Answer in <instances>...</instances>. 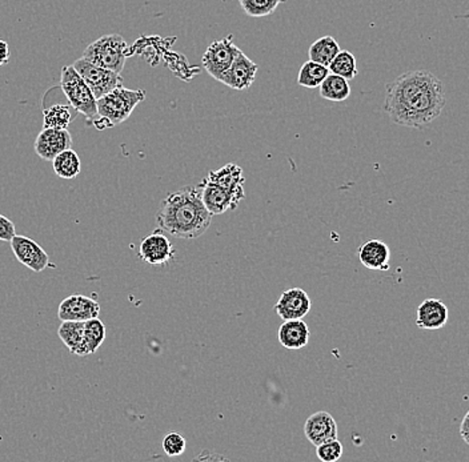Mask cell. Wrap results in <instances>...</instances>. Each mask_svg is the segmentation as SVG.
<instances>
[{"label":"cell","mask_w":469,"mask_h":462,"mask_svg":"<svg viewBox=\"0 0 469 462\" xmlns=\"http://www.w3.org/2000/svg\"><path fill=\"white\" fill-rule=\"evenodd\" d=\"M444 84L426 70L408 71L387 84L384 111L397 126L421 129L444 110Z\"/></svg>","instance_id":"obj_1"},{"label":"cell","mask_w":469,"mask_h":462,"mask_svg":"<svg viewBox=\"0 0 469 462\" xmlns=\"http://www.w3.org/2000/svg\"><path fill=\"white\" fill-rule=\"evenodd\" d=\"M212 218L203 203L200 186H188L163 200L157 213V223L173 236L191 240L208 231Z\"/></svg>","instance_id":"obj_2"},{"label":"cell","mask_w":469,"mask_h":462,"mask_svg":"<svg viewBox=\"0 0 469 462\" xmlns=\"http://www.w3.org/2000/svg\"><path fill=\"white\" fill-rule=\"evenodd\" d=\"M243 170L238 165L229 163L220 170L211 171L199 184L202 200L212 216L223 215L234 211L244 199Z\"/></svg>","instance_id":"obj_3"},{"label":"cell","mask_w":469,"mask_h":462,"mask_svg":"<svg viewBox=\"0 0 469 462\" xmlns=\"http://www.w3.org/2000/svg\"><path fill=\"white\" fill-rule=\"evenodd\" d=\"M146 100L144 89H128L118 87L97 99L99 118L108 121L111 128L119 126L133 115L134 110Z\"/></svg>","instance_id":"obj_4"},{"label":"cell","mask_w":469,"mask_h":462,"mask_svg":"<svg viewBox=\"0 0 469 462\" xmlns=\"http://www.w3.org/2000/svg\"><path fill=\"white\" fill-rule=\"evenodd\" d=\"M127 57V42L118 34L100 36L94 43L87 46L83 52L84 59L118 73H122L125 68Z\"/></svg>","instance_id":"obj_5"},{"label":"cell","mask_w":469,"mask_h":462,"mask_svg":"<svg viewBox=\"0 0 469 462\" xmlns=\"http://www.w3.org/2000/svg\"><path fill=\"white\" fill-rule=\"evenodd\" d=\"M60 89L65 92L71 107L81 113L89 123L99 118L96 97L73 65L62 68Z\"/></svg>","instance_id":"obj_6"},{"label":"cell","mask_w":469,"mask_h":462,"mask_svg":"<svg viewBox=\"0 0 469 462\" xmlns=\"http://www.w3.org/2000/svg\"><path fill=\"white\" fill-rule=\"evenodd\" d=\"M73 67L78 71L79 75L86 81L88 89L97 99L107 95L112 89L123 86V78L120 73H113L107 68L99 67L94 63L81 58L73 62Z\"/></svg>","instance_id":"obj_7"},{"label":"cell","mask_w":469,"mask_h":462,"mask_svg":"<svg viewBox=\"0 0 469 462\" xmlns=\"http://www.w3.org/2000/svg\"><path fill=\"white\" fill-rule=\"evenodd\" d=\"M239 52L241 50L234 43V36H227L210 44L203 55V65L215 81H220L221 76L231 67Z\"/></svg>","instance_id":"obj_8"},{"label":"cell","mask_w":469,"mask_h":462,"mask_svg":"<svg viewBox=\"0 0 469 462\" xmlns=\"http://www.w3.org/2000/svg\"><path fill=\"white\" fill-rule=\"evenodd\" d=\"M139 258L151 266H165L175 258V248L159 228L142 240Z\"/></svg>","instance_id":"obj_9"},{"label":"cell","mask_w":469,"mask_h":462,"mask_svg":"<svg viewBox=\"0 0 469 462\" xmlns=\"http://www.w3.org/2000/svg\"><path fill=\"white\" fill-rule=\"evenodd\" d=\"M10 245L17 260L31 271L39 273L50 266V258L46 250L30 237L15 235Z\"/></svg>","instance_id":"obj_10"},{"label":"cell","mask_w":469,"mask_h":462,"mask_svg":"<svg viewBox=\"0 0 469 462\" xmlns=\"http://www.w3.org/2000/svg\"><path fill=\"white\" fill-rule=\"evenodd\" d=\"M258 70L259 65L241 51L238 57L234 58L231 67L223 73L220 81L229 89L246 91L254 83Z\"/></svg>","instance_id":"obj_11"},{"label":"cell","mask_w":469,"mask_h":462,"mask_svg":"<svg viewBox=\"0 0 469 462\" xmlns=\"http://www.w3.org/2000/svg\"><path fill=\"white\" fill-rule=\"evenodd\" d=\"M34 147L41 159L52 162L60 152L73 148V137L67 129L43 128L39 132Z\"/></svg>","instance_id":"obj_12"},{"label":"cell","mask_w":469,"mask_h":462,"mask_svg":"<svg viewBox=\"0 0 469 462\" xmlns=\"http://www.w3.org/2000/svg\"><path fill=\"white\" fill-rule=\"evenodd\" d=\"M312 308V301L302 288L284 290L275 305L276 313L287 320L304 319Z\"/></svg>","instance_id":"obj_13"},{"label":"cell","mask_w":469,"mask_h":462,"mask_svg":"<svg viewBox=\"0 0 469 462\" xmlns=\"http://www.w3.org/2000/svg\"><path fill=\"white\" fill-rule=\"evenodd\" d=\"M100 305L94 298L73 295L60 303L58 318L60 321H87L97 318Z\"/></svg>","instance_id":"obj_14"},{"label":"cell","mask_w":469,"mask_h":462,"mask_svg":"<svg viewBox=\"0 0 469 462\" xmlns=\"http://www.w3.org/2000/svg\"><path fill=\"white\" fill-rule=\"evenodd\" d=\"M305 437L312 445L319 446L327 441L336 440L337 424L328 412H316L308 417L304 425Z\"/></svg>","instance_id":"obj_15"},{"label":"cell","mask_w":469,"mask_h":462,"mask_svg":"<svg viewBox=\"0 0 469 462\" xmlns=\"http://www.w3.org/2000/svg\"><path fill=\"white\" fill-rule=\"evenodd\" d=\"M448 308L439 298H427L419 305L416 326L426 331L444 328L448 321Z\"/></svg>","instance_id":"obj_16"},{"label":"cell","mask_w":469,"mask_h":462,"mask_svg":"<svg viewBox=\"0 0 469 462\" xmlns=\"http://www.w3.org/2000/svg\"><path fill=\"white\" fill-rule=\"evenodd\" d=\"M360 263L371 271H388L391 250L381 240L373 239L359 248Z\"/></svg>","instance_id":"obj_17"},{"label":"cell","mask_w":469,"mask_h":462,"mask_svg":"<svg viewBox=\"0 0 469 462\" xmlns=\"http://www.w3.org/2000/svg\"><path fill=\"white\" fill-rule=\"evenodd\" d=\"M278 337L286 350H302L310 342V328L303 319L287 320L279 328Z\"/></svg>","instance_id":"obj_18"},{"label":"cell","mask_w":469,"mask_h":462,"mask_svg":"<svg viewBox=\"0 0 469 462\" xmlns=\"http://www.w3.org/2000/svg\"><path fill=\"white\" fill-rule=\"evenodd\" d=\"M58 336L73 355H86L84 350V321H62Z\"/></svg>","instance_id":"obj_19"},{"label":"cell","mask_w":469,"mask_h":462,"mask_svg":"<svg viewBox=\"0 0 469 462\" xmlns=\"http://www.w3.org/2000/svg\"><path fill=\"white\" fill-rule=\"evenodd\" d=\"M319 92L323 99L329 102L340 103L344 102L350 97V87L347 79L342 76L334 75L329 73V75L324 79L323 83L319 87Z\"/></svg>","instance_id":"obj_20"},{"label":"cell","mask_w":469,"mask_h":462,"mask_svg":"<svg viewBox=\"0 0 469 462\" xmlns=\"http://www.w3.org/2000/svg\"><path fill=\"white\" fill-rule=\"evenodd\" d=\"M52 168L60 179H65V181L75 179L81 171V163L78 153L73 148L63 150L52 160Z\"/></svg>","instance_id":"obj_21"},{"label":"cell","mask_w":469,"mask_h":462,"mask_svg":"<svg viewBox=\"0 0 469 462\" xmlns=\"http://www.w3.org/2000/svg\"><path fill=\"white\" fill-rule=\"evenodd\" d=\"M339 52V43L332 36L327 35L321 36L315 43L311 44L310 50H308V57H310V60H312V62L329 67L332 60L334 59V57Z\"/></svg>","instance_id":"obj_22"},{"label":"cell","mask_w":469,"mask_h":462,"mask_svg":"<svg viewBox=\"0 0 469 462\" xmlns=\"http://www.w3.org/2000/svg\"><path fill=\"white\" fill-rule=\"evenodd\" d=\"M71 105L54 104L43 110V128L67 129L76 113Z\"/></svg>","instance_id":"obj_23"},{"label":"cell","mask_w":469,"mask_h":462,"mask_svg":"<svg viewBox=\"0 0 469 462\" xmlns=\"http://www.w3.org/2000/svg\"><path fill=\"white\" fill-rule=\"evenodd\" d=\"M329 75V68L319 63L308 60L300 68L297 75V84L304 89H319L324 79Z\"/></svg>","instance_id":"obj_24"},{"label":"cell","mask_w":469,"mask_h":462,"mask_svg":"<svg viewBox=\"0 0 469 462\" xmlns=\"http://www.w3.org/2000/svg\"><path fill=\"white\" fill-rule=\"evenodd\" d=\"M107 331L105 326L99 318L84 321V350L86 355H92L99 350L100 345L104 343Z\"/></svg>","instance_id":"obj_25"},{"label":"cell","mask_w":469,"mask_h":462,"mask_svg":"<svg viewBox=\"0 0 469 462\" xmlns=\"http://www.w3.org/2000/svg\"><path fill=\"white\" fill-rule=\"evenodd\" d=\"M328 68L329 73L342 76V78L347 79V81H352L359 73V71H358L357 58L350 54V52L342 51V50L334 57V59L332 60Z\"/></svg>","instance_id":"obj_26"},{"label":"cell","mask_w":469,"mask_h":462,"mask_svg":"<svg viewBox=\"0 0 469 462\" xmlns=\"http://www.w3.org/2000/svg\"><path fill=\"white\" fill-rule=\"evenodd\" d=\"M284 2L286 0H239L243 12L252 18L268 17Z\"/></svg>","instance_id":"obj_27"},{"label":"cell","mask_w":469,"mask_h":462,"mask_svg":"<svg viewBox=\"0 0 469 462\" xmlns=\"http://www.w3.org/2000/svg\"><path fill=\"white\" fill-rule=\"evenodd\" d=\"M318 450V458L323 462H334L337 459L342 458V445L339 440L327 441V443H321V445L316 446Z\"/></svg>","instance_id":"obj_28"},{"label":"cell","mask_w":469,"mask_h":462,"mask_svg":"<svg viewBox=\"0 0 469 462\" xmlns=\"http://www.w3.org/2000/svg\"><path fill=\"white\" fill-rule=\"evenodd\" d=\"M163 449L168 457H178L186 450V440L179 433H168L163 440Z\"/></svg>","instance_id":"obj_29"},{"label":"cell","mask_w":469,"mask_h":462,"mask_svg":"<svg viewBox=\"0 0 469 462\" xmlns=\"http://www.w3.org/2000/svg\"><path fill=\"white\" fill-rule=\"evenodd\" d=\"M17 235L15 224L6 216L0 215V242H12Z\"/></svg>","instance_id":"obj_30"},{"label":"cell","mask_w":469,"mask_h":462,"mask_svg":"<svg viewBox=\"0 0 469 462\" xmlns=\"http://www.w3.org/2000/svg\"><path fill=\"white\" fill-rule=\"evenodd\" d=\"M10 62V47L7 42L0 41V67Z\"/></svg>","instance_id":"obj_31"},{"label":"cell","mask_w":469,"mask_h":462,"mask_svg":"<svg viewBox=\"0 0 469 462\" xmlns=\"http://www.w3.org/2000/svg\"><path fill=\"white\" fill-rule=\"evenodd\" d=\"M460 435L463 438L464 443L469 445V411L468 413L464 416L463 422L460 425Z\"/></svg>","instance_id":"obj_32"}]
</instances>
